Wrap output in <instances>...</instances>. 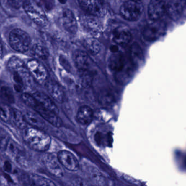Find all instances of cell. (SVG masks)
<instances>
[{
  "label": "cell",
  "instance_id": "obj_1",
  "mask_svg": "<svg viewBox=\"0 0 186 186\" xmlns=\"http://www.w3.org/2000/svg\"><path fill=\"white\" fill-rule=\"evenodd\" d=\"M25 140L35 151L45 152L51 145V138L43 131L35 128H30L25 132Z\"/></svg>",
  "mask_w": 186,
  "mask_h": 186
},
{
  "label": "cell",
  "instance_id": "obj_2",
  "mask_svg": "<svg viewBox=\"0 0 186 186\" xmlns=\"http://www.w3.org/2000/svg\"><path fill=\"white\" fill-rule=\"evenodd\" d=\"M9 42L10 46L14 50L25 52L30 48L31 38L25 31L19 28H15L9 33Z\"/></svg>",
  "mask_w": 186,
  "mask_h": 186
},
{
  "label": "cell",
  "instance_id": "obj_3",
  "mask_svg": "<svg viewBox=\"0 0 186 186\" xmlns=\"http://www.w3.org/2000/svg\"><path fill=\"white\" fill-rule=\"evenodd\" d=\"M144 10V5L139 1H128L121 5L120 13L124 19L130 21L138 20Z\"/></svg>",
  "mask_w": 186,
  "mask_h": 186
},
{
  "label": "cell",
  "instance_id": "obj_4",
  "mask_svg": "<svg viewBox=\"0 0 186 186\" xmlns=\"http://www.w3.org/2000/svg\"><path fill=\"white\" fill-rule=\"evenodd\" d=\"M23 8L26 13L35 24L45 26L48 20L44 11L38 4L33 1H25L23 4Z\"/></svg>",
  "mask_w": 186,
  "mask_h": 186
},
{
  "label": "cell",
  "instance_id": "obj_5",
  "mask_svg": "<svg viewBox=\"0 0 186 186\" xmlns=\"http://www.w3.org/2000/svg\"><path fill=\"white\" fill-rule=\"evenodd\" d=\"M8 68L13 74L19 76L25 84L30 85L32 84V76L26 65L17 57H12L8 62Z\"/></svg>",
  "mask_w": 186,
  "mask_h": 186
},
{
  "label": "cell",
  "instance_id": "obj_6",
  "mask_svg": "<svg viewBox=\"0 0 186 186\" xmlns=\"http://www.w3.org/2000/svg\"><path fill=\"white\" fill-rule=\"evenodd\" d=\"M80 6L90 15L95 17H102L107 13V4L104 1L84 0L79 1Z\"/></svg>",
  "mask_w": 186,
  "mask_h": 186
},
{
  "label": "cell",
  "instance_id": "obj_7",
  "mask_svg": "<svg viewBox=\"0 0 186 186\" xmlns=\"http://www.w3.org/2000/svg\"><path fill=\"white\" fill-rule=\"evenodd\" d=\"M165 31V24L161 21H156L146 26L143 30L142 34L145 40L155 41L164 35Z\"/></svg>",
  "mask_w": 186,
  "mask_h": 186
},
{
  "label": "cell",
  "instance_id": "obj_8",
  "mask_svg": "<svg viewBox=\"0 0 186 186\" xmlns=\"http://www.w3.org/2000/svg\"><path fill=\"white\" fill-rule=\"evenodd\" d=\"M58 22L65 30L70 34H75L78 30V25L74 14L69 9H64L60 12Z\"/></svg>",
  "mask_w": 186,
  "mask_h": 186
},
{
  "label": "cell",
  "instance_id": "obj_9",
  "mask_svg": "<svg viewBox=\"0 0 186 186\" xmlns=\"http://www.w3.org/2000/svg\"><path fill=\"white\" fill-rule=\"evenodd\" d=\"M30 107H32L43 119L55 127H60L62 124V121L57 114L46 109L38 103L35 98L34 101Z\"/></svg>",
  "mask_w": 186,
  "mask_h": 186
},
{
  "label": "cell",
  "instance_id": "obj_10",
  "mask_svg": "<svg viewBox=\"0 0 186 186\" xmlns=\"http://www.w3.org/2000/svg\"><path fill=\"white\" fill-rule=\"evenodd\" d=\"M57 157L59 163L69 171H76L79 169V162L77 159L69 151H59Z\"/></svg>",
  "mask_w": 186,
  "mask_h": 186
},
{
  "label": "cell",
  "instance_id": "obj_11",
  "mask_svg": "<svg viewBox=\"0 0 186 186\" xmlns=\"http://www.w3.org/2000/svg\"><path fill=\"white\" fill-rule=\"evenodd\" d=\"M167 2L161 0H152L149 4L148 15L152 21L160 20L165 13Z\"/></svg>",
  "mask_w": 186,
  "mask_h": 186
},
{
  "label": "cell",
  "instance_id": "obj_12",
  "mask_svg": "<svg viewBox=\"0 0 186 186\" xmlns=\"http://www.w3.org/2000/svg\"><path fill=\"white\" fill-rule=\"evenodd\" d=\"M26 66L31 76L39 82H43L48 78V72L44 66L36 60H30Z\"/></svg>",
  "mask_w": 186,
  "mask_h": 186
},
{
  "label": "cell",
  "instance_id": "obj_13",
  "mask_svg": "<svg viewBox=\"0 0 186 186\" xmlns=\"http://www.w3.org/2000/svg\"><path fill=\"white\" fill-rule=\"evenodd\" d=\"M73 59L80 72H91L93 62L87 53L81 50H77L73 54Z\"/></svg>",
  "mask_w": 186,
  "mask_h": 186
},
{
  "label": "cell",
  "instance_id": "obj_14",
  "mask_svg": "<svg viewBox=\"0 0 186 186\" xmlns=\"http://www.w3.org/2000/svg\"><path fill=\"white\" fill-rule=\"evenodd\" d=\"M43 162L46 169L52 174L59 177L63 176L64 171L57 157L52 154H46L43 157Z\"/></svg>",
  "mask_w": 186,
  "mask_h": 186
},
{
  "label": "cell",
  "instance_id": "obj_15",
  "mask_svg": "<svg viewBox=\"0 0 186 186\" xmlns=\"http://www.w3.org/2000/svg\"><path fill=\"white\" fill-rule=\"evenodd\" d=\"M126 60L123 54L119 52H113L108 60L110 69L117 74L123 73L125 69Z\"/></svg>",
  "mask_w": 186,
  "mask_h": 186
},
{
  "label": "cell",
  "instance_id": "obj_16",
  "mask_svg": "<svg viewBox=\"0 0 186 186\" xmlns=\"http://www.w3.org/2000/svg\"><path fill=\"white\" fill-rule=\"evenodd\" d=\"M186 1L182 0H171L167 1V13L173 20L180 17L186 6Z\"/></svg>",
  "mask_w": 186,
  "mask_h": 186
},
{
  "label": "cell",
  "instance_id": "obj_17",
  "mask_svg": "<svg viewBox=\"0 0 186 186\" xmlns=\"http://www.w3.org/2000/svg\"><path fill=\"white\" fill-rule=\"evenodd\" d=\"M97 17L93 15H84L81 17V24L86 31L92 34L98 33L102 28V26Z\"/></svg>",
  "mask_w": 186,
  "mask_h": 186
},
{
  "label": "cell",
  "instance_id": "obj_18",
  "mask_svg": "<svg viewBox=\"0 0 186 186\" xmlns=\"http://www.w3.org/2000/svg\"><path fill=\"white\" fill-rule=\"evenodd\" d=\"M112 38L116 44L119 45H127L132 39V35L130 31L126 28H118L113 31Z\"/></svg>",
  "mask_w": 186,
  "mask_h": 186
},
{
  "label": "cell",
  "instance_id": "obj_19",
  "mask_svg": "<svg viewBox=\"0 0 186 186\" xmlns=\"http://www.w3.org/2000/svg\"><path fill=\"white\" fill-rule=\"evenodd\" d=\"M32 96L41 106L58 115L59 113L58 108L48 95L41 92H36L33 93Z\"/></svg>",
  "mask_w": 186,
  "mask_h": 186
},
{
  "label": "cell",
  "instance_id": "obj_20",
  "mask_svg": "<svg viewBox=\"0 0 186 186\" xmlns=\"http://www.w3.org/2000/svg\"><path fill=\"white\" fill-rule=\"evenodd\" d=\"M46 89L52 98L59 103H62L64 99V93L61 86L53 81H49L46 85Z\"/></svg>",
  "mask_w": 186,
  "mask_h": 186
},
{
  "label": "cell",
  "instance_id": "obj_21",
  "mask_svg": "<svg viewBox=\"0 0 186 186\" xmlns=\"http://www.w3.org/2000/svg\"><path fill=\"white\" fill-rule=\"evenodd\" d=\"M93 111L88 106L84 105L79 108L76 115L77 122L84 126L89 124L93 120Z\"/></svg>",
  "mask_w": 186,
  "mask_h": 186
},
{
  "label": "cell",
  "instance_id": "obj_22",
  "mask_svg": "<svg viewBox=\"0 0 186 186\" xmlns=\"http://www.w3.org/2000/svg\"><path fill=\"white\" fill-rule=\"evenodd\" d=\"M87 173L90 179L95 185L97 186H108L106 178L98 169L94 166H89L87 169Z\"/></svg>",
  "mask_w": 186,
  "mask_h": 186
},
{
  "label": "cell",
  "instance_id": "obj_23",
  "mask_svg": "<svg viewBox=\"0 0 186 186\" xmlns=\"http://www.w3.org/2000/svg\"><path fill=\"white\" fill-rule=\"evenodd\" d=\"M27 124H31L33 128L42 130L45 127V124L43 118L38 114L32 111H27L25 115Z\"/></svg>",
  "mask_w": 186,
  "mask_h": 186
},
{
  "label": "cell",
  "instance_id": "obj_24",
  "mask_svg": "<svg viewBox=\"0 0 186 186\" xmlns=\"http://www.w3.org/2000/svg\"><path fill=\"white\" fill-rule=\"evenodd\" d=\"M130 57L131 61L134 65H139L143 61V52L138 43H135L131 45L130 48Z\"/></svg>",
  "mask_w": 186,
  "mask_h": 186
},
{
  "label": "cell",
  "instance_id": "obj_25",
  "mask_svg": "<svg viewBox=\"0 0 186 186\" xmlns=\"http://www.w3.org/2000/svg\"><path fill=\"white\" fill-rule=\"evenodd\" d=\"M0 98L4 103L12 104L14 103L15 98L13 91L9 86L4 84H0Z\"/></svg>",
  "mask_w": 186,
  "mask_h": 186
},
{
  "label": "cell",
  "instance_id": "obj_26",
  "mask_svg": "<svg viewBox=\"0 0 186 186\" xmlns=\"http://www.w3.org/2000/svg\"><path fill=\"white\" fill-rule=\"evenodd\" d=\"M12 119L17 128L24 129L27 127V122L25 115L16 109H12Z\"/></svg>",
  "mask_w": 186,
  "mask_h": 186
},
{
  "label": "cell",
  "instance_id": "obj_27",
  "mask_svg": "<svg viewBox=\"0 0 186 186\" xmlns=\"http://www.w3.org/2000/svg\"><path fill=\"white\" fill-rule=\"evenodd\" d=\"M84 46L87 52L92 55H96L101 50V46L100 43L94 38H88L84 42Z\"/></svg>",
  "mask_w": 186,
  "mask_h": 186
},
{
  "label": "cell",
  "instance_id": "obj_28",
  "mask_svg": "<svg viewBox=\"0 0 186 186\" xmlns=\"http://www.w3.org/2000/svg\"><path fill=\"white\" fill-rule=\"evenodd\" d=\"M31 179L36 186H56L51 180L36 174L31 175Z\"/></svg>",
  "mask_w": 186,
  "mask_h": 186
},
{
  "label": "cell",
  "instance_id": "obj_29",
  "mask_svg": "<svg viewBox=\"0 0 186 186\" xmlns=\"http://www.w3.org/2000/svg\"><path fill=\"white\" fill-rule=\"evenodd\" d=\"M32 53L39 59H47L48 56V50L44 46L39 44L33 45L32 48Z\"/></svg>",
  "mask_w": 186,
  "mask_h": 186
},
{
  "label": "cell",
  "instance_id": "obj_30",
  "mask_svg": "<svg viewBox=\"0 0 186 186\" xmlns=\"http://www.w3.org/2000/svg\"><path fill=\"white\" fill-rule=\"evenodd\" d=\"M0 118L4 122H8L12 119V109L7 104L0 103Z\"/></svg>",
  "mask_w": 186,
  "mask_h": 186
},
{
  "label": "cell",
  "instance_id": "obj_31",
  "mask_svg": "<svg viewBox=\"0 0 186 186\" xmlns=\"http://www.w3.org/2000/svg\"><path fill=\"white\" fill-rule=\"evenodd\" d=\"M10 142L9 138L2 129L0 128V149L6 151Z\"/></svg>",
  "mask_w": 186,
  "mask_h": 186
},
{
  "label": "cell",
  "instance_id": "obj_32",
  "mask_svg": "<svg viewBox=\"0 0 186 186\" xmlns=\"http://www.w3.org/2000/svg\"><path fill=\"white\" fill-rule=\"evenodd\" d=\"M73 186H89V185L83 179L81 178H76L73 180Z\"/></svg>",
  "mask_w": 186,
  "mask_h": 186
},
{
  "label": "cell",
  "instance_id": "obj_33",
  "mask_svg": "<svg viewBox=\"0 0 186 186\" xmlns=\"http://www.w3.org/2000/svg\"><path fill=\"white\" fill-rule=\"evenodd\" d=\"M4 170L7 172H11L12 170V166L9 162H6L4 164Z\"/></svg>",
  "mask_w": 186,
  "mask_h": 186
},
{
  "label": "cell",
  "instance_id": "obj_34",
  "mask_svg": "<svg viewBox=\"0 0 186 186\" xmlns=\"http://www.w3.org/2000/svg\"><path fill=\"white\" fill-rule=\"evenodd\" d=\"M2 54H3V47H2V45L1 43L0 42V58L2 55Z\"/></svg>",
  "mask_w": 186,
  "mask_h": 186
},
{
  "label": "cell",
  "instance_id": "obj_35",
  "mask_svg": "<svg viewBox=\"0 0 186 186\" xmlns=\"http://www.w3.org/2000/svg\"><path fill=\"white\" fill-rule=\"evenodd\" d=\"M21 186V185H15V186Z\"/></svg>",
  "mask_w": 186,
  "mask_h": 186
}]
</instances>
